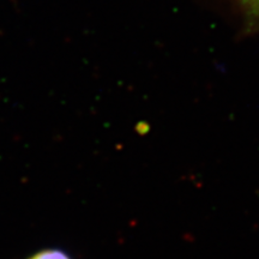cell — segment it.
<instances>
[{"label": "cell", "instance_id": "obj_1", "mask_svg": "<svg viewBox=\"0 0 259 259\" xmlns=\"http://www.w3.org/2000/svg\"><path fill=\"white\" fill-rule=\"evenodd\" d=\"M244 15L246 28L259 30V0H234Z\"/></svg>", "mask_w": 259, "mask_h": 259}, {"label": "cell", "instance_id": "obj_2", "mask_svg": "<svg viewBox=\"0 0 259 259\" xmlns=\"http://www.w3.org/2000/svg\"><path fill=\"white\" fill-rule=\"evenodd\" d=\"M29 259H70L64 252L58 250H45L34 254Z\"/></svg>", "mask_w": 259, "mask_h": 259}]
</instances>
